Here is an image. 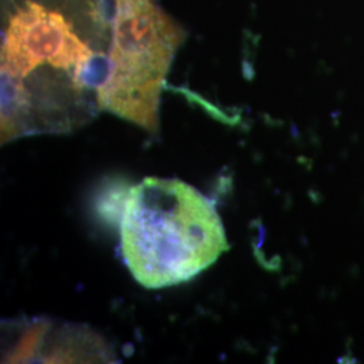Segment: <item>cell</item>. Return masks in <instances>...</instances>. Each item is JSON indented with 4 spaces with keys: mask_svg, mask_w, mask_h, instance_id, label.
<instances>
[{
    "mask_svg": "<svg viewBox=\"0 0 364 364\" xmlns=\"http://www.w3.org/2000/svg\"><path fill=\"white\" fill-rule=\"evenodd\" d=\"M119 232L123 260L146 289L188 282L231 248L213 201L178 178L131 186Z\"/></svg>",
    "mask_w": 364,
    "mask_h": 364,
    "instance_id": "6da1fadb",
    "label": "cell"
},
{
    "mask_svg": "<svg viewBox=\"0 0 364 364\" xmlns=\"http://www.w3.org/2000/svg\"><path fill=\"white\" fill-rule=\"evenodd\" d=\"M111 25V73L97 91L102 111L158 130L159 97L186 33L154 0H115Z\"/></svg>",
    "mask_w": 364,
    "mask_h": 364,
    "instance_id": "7a4b0ae2",
    "label": "cell"
},
{
    "mask_svg": "<svg viewBox=\"0 0 364 364\" xmlns=\"http://www.w3.org/2000/svg\"><path fill=\"white\" fill-rule=\"evenodd\" d=\"M52 343H42L45 363L112 362V353L105 340L81 326H64L53 335Z\"/></svg>",
    "mask_w": 364,
    "mask_h": 364,
    "instance_id": "3957f363",
    "label": "cell"
},
{
    "mask_svg": "<svg viewBox=\"0 0 364 364\" xmlns=\"http://www.w3.org/2000/svg\"><path fill=\"white\" fill-rule=\"evenodd\" d=\"M130 189L129 183L123 180H114L100 188L95 198V210L105 224L120 227Z\"/></svg>",
    "mask_w": 364,
    "mask_h": 364,
    "instance_id": "277c9868",
    "label": "cell"
},
{
    "mask_svg": "<svg viewBox=\"0 0 364 364\" xmlns=\"http://www.w3.org/2000/svg\"><path fill=\"white\" fill-rule=\"evenodd\" d=\"M50 328V323L37 320L33 324H28L25 331L18 336V341L3 356V362L6 363H27L38 360L39 351Z\"/></svg>",
    "mask_w": 364,
    "mask_h": 364,
    "instance_id": "5b68a950",
    "label": "cell"
}]
</instances>
